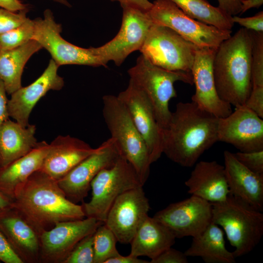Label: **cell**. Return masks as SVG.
<instances>
[{"label": "cell", "mask_w": 263, "mask_h": 263, "mask_svg": "<svg viewBox=\"0 0 263 263\" xmlns=\"http://www.w3.org/2000/svg\"><path fill=\"white\" fill-rule=\"evenodd\" d=\"M117 239L112 231L103 223L94 233V263H105L120 255L116 248Z\"/></svg>", "instance_id": "30"}, {"label": "cell", "mask_w": 263, "mask_h": 263, "mask_svg": "<svg viewBox=\"0 0 263 263\" xmlns=\"http://www.w3.org/2000/svg\"><path fill=\"white\" fill-rule=\"evenodd\" d=\"M192 19L222 30H230L234 22L232 16L206 0H170Z\"/></svg>", "instance_id": "29"}, {"label": "cell", "mask_w": 263, "mask_h": 263, "mask_svg": "<svg viewBox=\"0 0 263 263\" xmlns=\"http://www.w3.org/2000/svg\"><path fill=\"white\" fill-rule=\"evenodd\" d=\"M244 105L263 118V87H252Z\"/></svg>", "instance_id": "37"}, {"label": "cell", "mask_w": 263, "mask_h": 263, "mask_svg": "<svg viewBox=\"0 0 263 263\" xmlns=\"http://www.w3.org/2000/svg\"><path fill=\"white\" fill-rule=\"evenodd\" d=\"M218 118L192 101L178 103L168 126L161 130L163 153L183 167L194 166L218 141Z\"/></svg>", "instance_id": "1"}, {"label": "cell", "mask_w": 263, "mask_h": 263, "mask_svg": "<svg viewBox=\"0 0 263 263\" xmlns=\"http://www.w3.org/2000/svg\"><path fill=\"white\" fill-rule=\"evenodd\" d=\"M3 83L0 79V127L2 124L9 119L8 110V99Z\"/></svg>", "instance_id": "41"}, {"label": "cell", "mask_w": 263, "mask_h": 263, "mask_svg": "<svg viewBox=\"0 0 263 263\" xmlns=\"http://www.w3.org/2000/svg\"><path fill=\"white\" fill-rule=\"evenodd\" d=\"M94 233L80 241L63 263H94Z\"/></svg>", "instance_id": "33"}, {"label": "cell", "mask_w": 263, "mask_h": 263, "mask_svg": "<svg viewBox=\"0 0 263 263\" xmlns=\"http://www.w3.org/2000/svg\"><path fill=\"white\" fill-rule=\"evenodd\" d=\"M104 121L121 154L135 170L144 185L149 177L151 164L147 145L130 114L117 96L102 97Z\"/></svg>", "instance_id": "5"}, {"label": "cell", "mask_w": 263, "mask_h": 263, "mask_svg": "<svg viewBox=\"0 0 263 263\" xmlns=\"http://www.w3.org/2000/svg\"><path fill=\"white\" fill-rule=\"evenodd\" d=\"M217 48H198L196 50L191 69L195 86L191 100L201 109L222 118L232 111L231 105L219 97L216 89L212 64Z\"/></svg>", "instance_id": "18"}, {"label": "cell", "mask_w": 263, "mask_h": 263, "mask_svg": "<svg viewBox=\"0 0 263 263\" xmlns=\"http://www.w3.org/2000/svg\"><path fill=\"white\" fill-rule=\"evenodd\" d=\"M224 169L229 194L256 209L263 211V175L242 165L233 153L224 152Z\"/></svg>", "instance_id": "22"}, {"label": "cell", "mask_w": 263, "mask_h": 263, "mask_svg": "<svg viewBox=\"0 0 263 263\" xmlns=\"http://www.w3.org/2000/svg\"><path fill=\"white\" fill-rule=\"evenodd\" d=\"M176 237L162 223L148 216L138 228L131 243L130 254L151 260L171 247Z\"/></svg>", "instance_id": "25"}, {"label": "cell", "mask_w": 263, "mask_h": 263, "mask_svg": "<svg viewBox=\"0 0 263 263\" xmlns=\"http://www.w3.org/2000/svg\"><path fill=\"white\" fill-rule=\"evenodd\" d=\"M218 141L233 146L241 152L263 150V120L244 104L219 118Z\"/></svg>", "instance_id": "15"}, {"label": "cell", "mask_w": 263, "mask_h": 263, "mask_svg": "<svg viewBox=\"0 0 263 263\" xmlns=\"http://www.w3.org/2000/svg\"><path fill=\"white\" fill-rule=\"evenodd\" d=\"M185 184L191 195L210 203L223 201L229 194L224 166L215 161L196 163Z\"/></svg>", "instance_id": "23"}, {"label": "cell", "mask_w": 263, "mask_h": 263, "mask_svg": "<svg viewBox=\"0 0 263 263\" xmlns=\"http://www.w3.org/2000/svg\"><path fill=\"white\" fill-rule=\"evenodd\" d=\"M128 73L130 79L139 86L149 98L160 129L166 128L171 114L169 102L177 96L174 84L180 81L193 85L191 72L164 69L152 64L141 54L137 58L135 65L128 70Z\"/></svg>", "instance_id": "6"}, {"label": "cell", "mask_w": 263, "mask_h": 263, "mask_svg": "<svg viewBox=\"0 0 263 263\" xmlns=\"http://www.w3.org/2000/svg\"><path fill=\"white\" fill-rule=\"evenodd\" d=\"M198 48L172 29L153 24L139 51L152 64L162 68L191 72Z\"/></svg>", "instance_id": "9"}, {"label": "cell", "mask_w": 263, "mask_h": 263, "mask_svg": "<svg viewBox=\"0 0 263 263\" xmlns=\"http://www.w3.org/2000/svg\"><path fill=\"white\" fill-rule=\"evenodd\" d=\"M128 110L147 145L151 164L163 153L161 130L151 103L145 93L130 79L127 88L117 95Z\"/></svg>", "instance_id": "16"}, {"label": "cell", "mask_w": 263, "mask_h": 263, "mask_svg": "<svg viewBox=\"0 0 263 263\" xmlns=\"http://www.w3.org/2000/svg\"><path fill=\"white\" fill-rule=\"evenodd\" d=\"M49 146L45 141L38 142L28 153L0 168V192L12 201L16 189L40 169Z\"/></svg>", "instance_id": "24"}, {"label": "cell", "mask_w": 263, "mask_h": 263, "mask_svg": "<svg viewBox=\"0 0 263 263\" xmlns=\"http://www.w3.org/2000/svg\"><path fill=\"white\" fill-rule=\"evenodd\" d=\"M184 253L188 257H200L206 263L236 262L232 252L225 247L223 231L213 223L192 237L190 246Z\"/></svg>", "instance_id": "27"}, {"label": "cell", "mask_w": 263, "mask_h": 263, "mask_svg": "<svg viewBox=\"0 0 263 263\" xmlns=\"http://www.w3.org/2000/svg\"><path fill=\"white\" fill-rule=\"evenodd\" d=\"M54 2L58 3L63 5L66 6L68 7H71V4L67 0H51Z\"/></svg>", "instance_id": "47"}, {"label": "cell", "mask_w": 263, "mask_h": 263, "mask_svg": "<svg viewBox=\"0 0 263 263\" xmlns=\"http://www.w3.org/2000/svg\"><path fill=\"white\" fill-rule=\"evenodd\" d=\"M41 49V45L32 39L18 47L0 51V79L7 94H11L22 86L21 78L25 64Z\"/></svg>", "instance_id": "28"}, {"label": "cell", "mask_w": 263, "mask_h": 263, "mask_svg": "<svg viewBox=\"0 0 263 263\" xmlns=\"http://www.w3.org/2000/svg\"><path fill=\"white\" fill-rule=\"evenodd\" d=\"M143 187L131 189L121 194L107 215L104 223L120 243H130L148 216L150 207Z\"/></svg>", "instance_id": "17"}, {"label": "cell", "mask_w": 263, "mask_h": 263, "mask_svg": "<svg viewBox=\"0 0 263 263\" xmlns=\"http://www.w3.org/2000/svg\"><path fill=\"white\" fill-rule=\"evenodd\" d=\"M34 22L29 18L19 26L0 35V51L14 49L33 39Z\"/></svg>", "instance_id": "31"}, {"label": "cell", "mask_w": 263, "mask_h": 263, "mask_svg": "<svg viewBox=\"0 0 263 263\" xmlns=\"http://www.w3.org/2000/svg\"><path fill=\"white\" fill-rule=\"evenodd\" d=\"M34 22L33 39L50 53L52 59L58 66L64 65L103 66L93 47H78L61 37V25L55 21L50 9H46L43 17L38 18L34 19Z\"/></svg>", "instance_id": "11"}, {"label": "cell", "mask_w": 263, "mask_h": 263, "mask_svg": "<svg viewBox=\"0 0 263 263\" xmlns=\"http://www.w3.org/2000/svg\"><path fill=\"white\" fill-rule=\"evenodd\" d=\"M150 262L132 256L119 255L116 257L108 260L105 263H149Z\"/></svg>", "instance_id": "44"}, {"label": "cell", "mask_w": 263, "mask_h": 263, "mask_svg": "<svg viewBox=\"0 0 263 263\" xmlns=\"http://www.w3.org/2000/svg\"><path fill=\"white\" fill-rule=\"evenodd\" d=\"M167 227L176 238L194 237L212 223L210 202L194 195L171 203L153 217Z\"/></svg>", "instance_id": "13"}, {"label": "cell", "mask_w": 263, "mask_h": 263, "mask_svg": "<svg viewBox=\"0 0 263 263\" xmlns=\"http://www.w3.org/2000/svg\"><path fill=\"white\" fill-rule=\"evenodd\" d=\"M115 140L110 137L96 151L79 163L57 180L66 196L75 203L83 200L91 189V183L101 170L113 166L121 155Z\"/></svg>", "instance_id": "12"}, {"label": "cell", "mask_w": 263, "mask_h": 263, "mask_svg": "<svg viewBox=\"0 0 263 263\" xmlns=\"http://www.w3.org/2000/svg\"><path fill=\"white\" fill-rule=\"evenodd\" d=\"M121 7L122 24L117 35L105 44L93 47L104 67L110 61L120 66L131 53L140 50L153 24L147 11L128 5Z\"/></svg>", "instance_id": "10"}, {"label": "cell", "mask_w": 263, "mask_h": 263, "mask_svg": "<svg viewBox=\"0 0 263 263\" xmlns=\"http://www.w3.org/2000/svg\"><path fill=\"white\" fill-rule=\"evenodd\" d=\"M103 223L94 218L58 222L39 234V261L63 263L77 244L85 237L94 233Z\"/></svg>", "instance_id": "14"}, {"label": "cell", "mask_w": 263, "mask_h": 263, "mask_svg": "<svg viewBox=\"0 0 263 263\" xmlns=\"http://www.w3.org/2000/svg\"><path fill=\"white\" fill-rule=\"evenodd\" d=\"M0 8L13 12H18L29 8V6L22 3L20 0H0Z\"/></svg>", "instance_id": "43"}, {"label": "cell", "mask_w": 263, "mask_h": 263, "mask_svg": "<svg viewBox=\"0 0 263 263\" xmlns=\"http://www.w3.org/2000/svg\"><path fill=\"white\" fill-rule=\"evenodd\" d=\"M36 126L23 127L8 119L0 127V168L9 165L32 150L38 142Z\"/></svg>", "instance_id": "26"}, {"label": "cell", "mask_w": 263, "mask_h": 263, "mask_svg": "<svg viewBox=\"0 0 263 263\" xmlns=\"http://www.w3.org/2000/svg\"><path fill=\"white\" fill-rule=\"evenodd\" d=\"M59 66L52 59L43 73L34 82L21 87L11 94L8 102L9 117L23 127L29 124L32 110L38 101L50 90H60L64 85L59 75Z\"/></svg>", "instance_id": "19"}, {"label": "cell", "mask_w": 263, "mask_h": 263, "mask_svg": "<svg viewBox=\"0 0 263 263\" xmlns=\"http://www.w3.org/2000/svg\"><path fill=\"white\" fill-rule=\"evenodd\" d=\"M232 20L234 23H237L244 28L255 32H263V12L261 11L255 16L240 18L237 16H232Z\"/></svg>", "instance_id": "38"}, {"label": "cell", "mask_w": 263, "mask_h": 263, "mask_svg": "<svg viewBox=\"0 0 263 263\" xmlns=\"http://www.w3.org/2000/svg\"><path fill=\"white\" fill-rule=\"evenodd\" d=\"M117 1L121 6L128 5L134 7L145 11H149L152 6V3L149 0H111Z\"/></svg>", "instance_id": "42"}, {"label": "cell", "mask_w": 263, "mask_h": 263, "mask_svg": "<svg viewBox=\"0 0 263 263\" xmlns=\"http://www.w3.org/2000/svg\"><path fill=\"white\" fill-rule=\"evenodd\" d=\"M0 262L4 263H23L12 249L0 230Z\"/></svg>", "instance_id": "39"}, {"label": "cell", "mask_w": 263, "mask_h": 263, "mask_svg": "<svg viewBox=\"0 0 263 263\" xmlns=\"http://www.w3.org/2000/svg\"><path fill=\"white\" fill-rule=\"evenodd\" d=\"M251 31L252 88L263 87V32Z\"/></svg>", "instance_id": "32"}, {"label": "cell", "mask_w": 263, "mask_h": 263, "mask_svg": "<svg viewBox=\"0 0 263 263\" xmlns=\"http://www.w3.org/2000/svg\"><path fill=\"white\" fill-rule=\"evenodd\" d=\"M241 11L242 14L251 8H259L263 3V0H241Z\"/></svg>", "instance_id": "45"}, {"label": "cell", "mask_w": 263, "mask_h": 263, "mask_svg": "<svg viewBox=\"0 0 263 263\" xmlns=\"http://www.w3.org/2000/svg\"><path fill=\"white\" fill-rule=\"evenodd\" d=\"M11 207L40 234L60 222L82 219V205L70 200L57 181L40 170L15 190Z\"/></svg>", "instance_id": "2"}, {"label": "cell", "mask_w": 263, "mask_h": 263, "mask_svg": "<svg viewBox=\"0 0 263 263\" xmlns=\"http://www.w3.org/2000/svg\"><path fill=\"white\" fill-rule=\"evenodd\" d=\"M233 154L236 159L247 169L255 173L263 175V150L238 151Z\"/></svg>", "instance_id": "35"}, {"label": "cell", "mask_w": 263, "mask_h": 263, "mask_svg": "<svg viewBox=\"0 0 263 263\" xmlns=\"http://www.w3.org/2000/svg\"><path fill=\"white\" fill-rule=\"evenodd\" d=\"M29 8L13 12L0 8V35L12 30L22 24L28 18Z\"/></svg>", "instance_id": "34"}, {"label": "cell", "mask_w": 263, "mask_h": 263, "mask_svg": "<svg viewBox=\"0 0 263 263\" xmlns=\"http://www.w3.org/2000/svg\"><path fill=\"white\" fill-rule=\"evenodd\" d=\"M218 7L229 15L233 16L241 11V0H217Z\"/></svg>", "instance_id": "40"}, {"label": "cell", "mask_w": 263, "mask_h": 263, "mask_svg": "<svg viewBox=\"0 0 263 263\" xmlns=\"http://www.w3.org/2000/svg\"><path fill=\"white\" fill-rule=\"evenodd\" d=\"M143 186L133 167L121 154L113 166L101 170L92 180L91 200L81 205L85 217L104 223L118 197L131 189Z\"/></svg>", "instance_id": "7"}, {"label": "cell", "mask_w": 263, "mask_h": 263, "mask_svg": "<svg viewBox=\"0 0 263 263\" xmlns=\"http://www.w3.org/2000/svg\"><path fill=\"white\" fill-rule=\"evenodd\" d=\"M212 223L221 226L235 250V258L245 255L260 243L263 235V213L229 194L223 201L211 203Z\"/></svg>", "instance_id": "4"}, {"label": "cell", "mask_w": 263, "mask_h": 263, "mask_svg": "<svg viewBox=\"0 0 263 263\" xmlns=\"http://www.w3.org/2000/svg\"><path fill=\"white\" fill-rule=\"evenodd\" d=\"M11 200L0 192V211L11 207Z\"/></svg>", "instance_id": "46"}, {"label": "cell", "mask_w": 263, "mask_h": 263, "mask_svg": "<svg viewBox=\"0 0 263 263\" xmlns=\"http://www.w3.org/2000/svg\"><path fill=\"white\" fill-rule=\"evenodd\" d=\"M251 30L240 29L216 50L212 68L219 97L235 107L245 104L252 89Z\"/></svg>", "instance_id": "3"}, {"label": "cell", "mask_w": 263, "mask_h": 263, "mask_svg": "<svg viewBox=\"0 0 263 263\" xmlns=\"http://www.w3.org/2000/svg\"><path fill=\"white\" fill-rule=\"evenodd\" d=\"M0 230L23 263L39 261V234L12 207L0 211Z\"/></svg>", "instance_id": "21"}, {"label": "cell", "mask_w": 263, "mask_h": 263, "mask_svg": "<svg viewBox=\"0 0 263 263\" xmlns=\"http://www.w3.org/2000/svg\"><path fill=\"white\" fill-rule=\"evenodd\" d=\"M97 149L77 138L59 135L49 144L39 170L57 181Z\"/></svg>", "instance_id": "20"}, {"label": "cell", "mask_w": 263, "mask_h": 263, "mask_svg": "<svg viewBox=\"0 0 263 263\" xmlns=\"http://www.w3.org/2000/svg\"><path fill=\"white\" fill-rule=\"evenodd\" d=\"M150 263H187L188 257L184 252L171 247L167 249L150 262Z\"/></svg>", "instance_id": "36"}, {"label": "cell", "mask_w": 263, "mask_h": 263, "mask_svg": "<svg viewBox=\"0 0 263 263\" xmlns=\"http://www.w3.org/2000/svg\"><path fill=\"white\" fill-rule=\"evenodd\" d=\"M153 24L169 27L199 48H217L229 38L230 30H222L188 16L170 0H156L147 11Z\"/></svg>", "instance_id": "8"}, {"label": "cell", "mask_w": 263, "mask_h": 263, "mask_svg": "<svg viewBox=\"0 0 263 263\" xmlns=\"http://www.w3.org/2000/svg\"></svg>", "instance_id": "48"}]
</instances>
